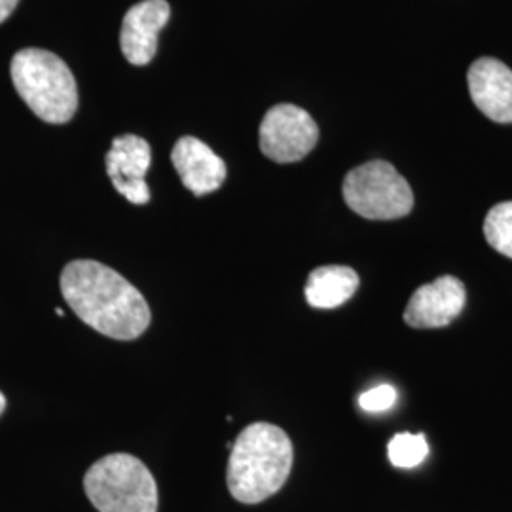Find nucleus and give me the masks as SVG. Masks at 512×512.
<instances>
[{"label": "nucleus", "mask_w": 512, "mask_h": 512, "mask_svg": "<svg viewBox=\"0 0 512 512\" xmlns=\"http://www.w3.org/2000/svg\"><path fill=\"white\" fill-rule=\"evenodd\" d=\"M484 236L497 253L512 258V202L497 203L484 220Z\"/></svg>", "instance_id": "nucleus-13"}, {"label": "nucleus", "mask_w": 512, "mask_h": 512, "mask_svg": "<svg viewBox=\"0 0 512 512\" xmlns=\"http://www.w3.org/2000/svg\"><path fill=\"white\" fill-rule=\"evenodd\" d=\"M387 454L391 465L399 469H414L429 454V444L425 435H412V433H399L389 440Z\"/></svg>", "instance_id": "nucleus-14"}, {"label": "nucleus", "mask_w": 512, "mask_h": 512, "mask_svg": "<svg viewBox=\"0 0 512 512\" xmlns=\"http://www.w3.org/2000/svg\"><path fill=\"white\" fill-rule=\"evenodd\" d=\"M12 82L27 107L48 124H67L78 109V88L71 69L59 55L25 48L14 55Z\"/></svg>", "instance_id": "nucleus-3"}, {"label": "nucleus", "mask_w": 512, "mask_h": 512, "mask_svg": "<svg viewBox=\"0 0 512 512\" xmlns=\"http://www.w3.org/2000/svg\"><path fill=\"white\" fill-rule=\"evenodd\" d=\"M4 408H6V397L0 393V414L4 412Z\"/></svg>", "instance_id": "nucleus-17"}, {"label": "nucleus", "mask_w": 512, "mask_h": 512, "mask_svg": "<svg viewBox=\"0 0 512 512\" xmlns=\"http://www.w3.org/2000/svg\"><path fill=\"white\" fill-rule=\"evenodd\" d=\"M319 141V128L310 114L296 105H275L260 124V150L277 164L304 160Z\"/></svg>", "instance_id": "nucleus-6"}, {"label": "nucleus", "mask_w": 512, "mask_h": 512, "mask_svg": "<svg viewBox=\"0 0 512 512\" xmlns=\"http://www.w3.org/2000/svg\"><path fill=\"white\" fill-rule=\"evenodd\" d=\"M152 162V150L143 137L137 135H120L112 141V147L107 152L105 165L112 186L135 205H145L150 202L148 190V167Z\"/></svg>", "instance_id": "nucleus-8"}, {"label": "nucleus", "mask_w": 512, "mask_h": 512, "mask_svg": "<svg viewBox=\"0 0 512 512\" xmlns=\"http://www.w3.org/2000/svg\"><path fill=\"white\" fill-rule=\"evenodd\" d=\"M61 294L93 330L114 340H135L150 325V308L126 277L95 260H73L61 272Z\"/></svg>", "instance_id": "nucleus-1"}, {"label": "nucleus", "mask_w": 512, "mask_h": 512, "mask_svg": "<svg viewBox=\"0 0 512 512\" xmlns=\"http://www.w3.org/2000/svg\"><path fill=\"white\" fill-rule=\"evenodd\" d=\"M342 192L349 209L368 220L403 219L414 207L410 184L384 160L351 169Z\"/></svg>", "instance_id": "nucleus-5"}, {"label": "nucleus", "mask_w": 512, "mask_h": 512, "mask_svg": "<svg viewBox=\"0 0 512 512\" xmlns=\"http://www.w3.org/2000/svg\"><path fill=\"white\" fill-rule=\"evenodd\" d=\"M171 162L194 196H207L226 181V164L222 158L196 137L188 135L179 139L171 152Z\"/></svg>", "instance_id": "nucleus-11"}, {"label": "nucleus", "mask_w": 512, "mask_h": 512, "mask_svg": "<svg viewBox=\"0 0 512 512\" xmlns=\"http://www.w3.org/2000/svg\"><path fill=\"white\" fill-rule=\"evenodd\" d=\"M359 289V275L349 266H321L306 283V300L313 308L332 310L346 304Z\"/></svg>", "instance_id": "nucleus-12"}, {"label": "nucleus", "mask_w": 512, "mask_h": 512, "mask_svg": "<svg viewBox=\"0 0 512 512\" xmlns=\"http://www.w3.org/2000/svg\"><path fill=\"white\" fill-rule=\"evenodd\" d=\"M19 0H0V23L12 16V12L16 10Z\"/></svg>", "instance_id": "nucleus-16"}, {"label": "nucleus", "mask_w": 512, "mask_h": 512, "mask_svg": "<svg viewBox=\"0 0 512 512\" xmlns=\"http://www.w3.org/2000/svg\"><path fill=\"white\" fill-rule=\"evenodd\" d=\"M397 401V391L393 385H378L359 397V406L365 412H384Z\"/></svg>", "instance_id": "nucleus-15"}, {"label": "nucleus", "mask_w": 512, "mask_h": 512, "mask_svg": "<svg viewBox=\"0 0 512 512\" xmlns=\"http://www.w3.org/2000/svg\"><path fill=\"white\" fill-rule=\"evenodd\" d=\"M469 92L476 109L497 124H512V71L494 57H480L471 65Z\"/></svg>", "instance_id": "nucleus-10"}, {"label": "nucleus", "mask_w": 512, "mask_h": 512, "mask_svg": "<svg viewBox=\"0 0 512 512\" xmlns=\"http://www.w3.org/2000/svg\"><path fill=\"white\" fill-rule=\"evenodd\" d=\"M467 291L454 275H442L412 294L404 321L414 329H440L450 325L465 308Z\"/></svg>", "instance_id": "nucleus-7"}, {"label": "nucleus", "mask_w": 512, "mask_h": 512, "mask_svg": "<svg viewBox=\"0 0 512 512\" xmlns=\"http://www.w3.org/2000/svg\"><path fill=\"white\" fill-rule=\"evenodd\" d=\"M84 490L99 512H156L158 486L147 465L129 454L95 461L84 476Z\"/></svg>", "instance_id": "nucleus-4"}, {"label": "nucleus", "mask_w": 512, "mask_h": 512, "mask_svg": "<svg viewBox=\"0 0 512 512\" xmlns=\"http://www.w3.org/2000/svg\"><path fill=\"white\" fill-rule=\"evenodd\" d=\"M293 442L272 423L247 425L236 442L228 461L226 482L234 499L256 505L277 494L293 469Z\"/></svg>", "instance_id": "nucleus-2"}, {"label": "nucleus", "mask_w": 512, "mask_h": 512, "mask_svg": "<svg viewBox=\"0 0 512 512\" xmlns=\"http://www.w3.org/2000/svg\"><path fill=\"white\" fill-rule=\"evenodd\" d=\"M165 0H143L131 6L120 31V48L131 65H148L158 50V35L169 21Z\"/></svg>", "instance_id": "nucleus-9"}]
</instances>
